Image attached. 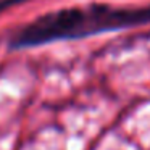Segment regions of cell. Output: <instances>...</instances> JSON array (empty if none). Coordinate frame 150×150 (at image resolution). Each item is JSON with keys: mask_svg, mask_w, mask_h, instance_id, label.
Returning a JSON list of instances; mask_svg holds the SVG:
<instances>
[{"mask_svg": "<svg viewBox=\"0 0 150 150\" xmlns=\"http://www.w3.org/2000/svg\"><path fill=\"white\" fill-rule=\"evenodd\" d=\"M144 24H150V5L132 8L91 4L87 7L60 8L15 29L8 37V49H33L58 40L86 39Z\"/></svg>", "mask_w": 150, "mask_h": 150, "instance_id": "6da1fadb", "label": "cell"}, {"mask_svg": "<svg viewBox=\"0 0 150 150\" xmlns=\"http://www.w3.org/2000/svg\"><path fill=\"white\" fill-rule=\"evenodd\" d=\"M24 2H28V0H0V13H4V11L10 10L13 7H18Z\"/></svg>", "mask_w": 150, "mask_h": 150, "instance_id": "7a4b0ae2", "label": "cell"}]
</instances>
